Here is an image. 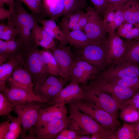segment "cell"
I'll return each mask as SVG.
<instances>
[{"instance_id": "cell-1", "label": "cell", "mask_w": 139, "mask_h": 139, "mask_svg": "<svg viewBox=\"0 0 139 139\" xmlns=\"http://www.w3.org/2000/svg\"><path fill=\"white\" fill-rule=\"evenodd\" d=\"M34 44L24 47L21 64L30 76L34 88L51 75L45 64L41 50Z\"/></svg>"}, {"instance_id": "cell-2", "label": "cell", "mask_w": 139, "mask_h": 139, "mask_svg": "<svg viewBox=\"0 0 139 139\" xmlns=\"http://www.w3.org/2000/svg\"><path fill=\"white\" fill-rule=\"evenodd\" d=\"M21 0H15L14 7L10 16L7 19L8 23L18 30L17 38L23 42L24 47L35 44L33 40L32 30L36 18L23 6Z\"/></svg>"}, {"instance_id": "cell-3", "label": "cell", "mask_w": 139, "mask_h": 139, "mask_svg": "<svg viewBox=\"0 0 139 139\" xmlns=\"http://www.w3.org/2000/svg\"><path fill=\"white\" fill-rule=\"evenodd\" d=\"M68 109L71 120L67 127L76 131L80 135H91L109 130L81 111L72 102L68 103Z\"/></svg>"}, {"instance_id": "cell-4", "label": "cell", "mask_w": 139, "mask_h": 139, "mask_svg": "<svg viewBox=\"0 0 139 139\" xmlns=\"http://www.w3.org/2000/svg\"><path fill=\"white\" fill-rule=\"evenodd\" d=\"M88 85L97 87L110 95L120 110L139 91L136 89L111 84L98 75L89 81Z\"/></svg>"}, {"instance_id": "cell-5", "label": "cell", "mask_w": 139, "mask_h": 139, "mask_svg": "<svg viewBox=\"0 0 139 139\" xmlns=\"http://www.w3.org/2000/svg\"><path fill=\"white\" fill-rule=\"evenodd\" d=\"M85 99L91 104L103 110L118 120L119 109L115 100L110 95L98 88L88 85L81 86Z\"/></svg>"}, {"instance_id": "cell-6", "label": "cell", "mask_w": 139, "mask_h": 139, "mask_svg": "<svg viewBox=\"0 0 139 139\" xmlns=\"http://www.w3.org/2000/svg\"><path fill=\"white\" fill-rule=\"evenodd\" d=\"M47 104H48L33 101L15 105L14 111L20 118L22 123L21 139H25L27 132L35 125L40 110L47 107L45 106Z\"/></svg>"}, {"instance_id": "cell-7", "label": "cell", "mask_w": 139, "mask_h": 139, "mask_svg": "<svg viewBox=\"0 0 139 139\" xmlns=\"http://www.w3.org/2000/svg\"><path fill=\"white\" fill-rule=\"evenodd\" d=\"M79 110L92 118L109 131L115 133L119 129L120 124L106 111L91 104L84 99L72 102Z\"/></svg>"}, {"instance_id": "cell-8", "label": "cell", "mask_w": 139, "mask_h": 139, "mask_svg": "<svg viewBox=\"0 0 139 139\" xmlns=\"http://www.w3.org/2000/svg\"><path fill=\"white\" fill-rule=\"evenodd\" d=\"M106 42L92 44L79 49L74 53L75 59L85 61L103 71L106 68Z\"/></svg>"}, {"instance_id": "cell-9", "label": "cell", "mask_w": 139, "mask_h": 139, "mask_svg": "<svg viewBox=\"0 0 139 139\" xmlns=\"http://www.w3.org/2000/svg\"><path fill=\"white\" fill-rule=\"evenodd\" d=\"M85 10L88 14V20L84 31L93 44L106 42L109 32L102 18L94 7L87 5Z\"/></svg>"}, {"instance_id": "cell-10", "label": "cell", "mask_w": 139, "mask_h": 139, "mask_svg": "<svg viewBox=\"0 0 139 139\" xmlns=\"http://www.w3.org/2000/svg\"><path fill=\"white\" fill-rule=\"evenodd\" d=\"M98 75L106 81L126 76H139V64L114 61Z\"/></svg>"}, {"instance_id": "cell-11", "label": "cell", "mask_w": 139, "mask_h": 139, "mask_svg": "<svg viewBox=\"0 0 139 139\" xmlns=\"http://www.w3.org/2000/svg\"><path fill=\"white\" fill-rule=\"evenodd\" d=\"M67 81L63 77L50 75L44 81L33 88L34 93L47 101L50 105L51 101Z\"/></svg>"}, {"instance_id": "cell-12", "label": "cell", "mask_w": 139, "mask_h": 139, "mask_svg": "<svg viewBox=\"0 0 139 139\" xmlns=\"http://www.w3.org/2000/svg\"><path fill=\"white\" fill-rule=\"evenodd\" d=\"M71 120L70 116H67L63 118L34 126L28 132L35 134L39 139H55L58 135L67 126Z\"/></svg>"}, {"instance_id": "cell-13", "label": "cell", "mask_w": 139, "mask_h": 139, "mask_svg": "<svg viewBox=\"0 0 139 139\" xmlns=\"http://www.w3.org/2000/svg\"><path fill=\"white\" fill-rule=\"evenodd\" d=\"M63 75L68 81L71 79L72 71L75 60L74 53L70 46L60 44L51 49Z\"/></svg>"}, {"instance_id": "cell-14", "label": "cell", "mask_w": 139, "mask_h": 139, "mask_svg": "<svg viewBox=\"0 0 139 139\" xmlns=\"http://www.w3.org/2000/svg\"><path fill=\"white\" fill-rule=\"evenodd\" d=\"M102 71L88 62L75 59L72 71L71 79L82 86L86 87L89 81L99 74Z\"/></svg>"}, {"instance_id": "cell-15", "label": "cell", "mask_w": 139, "mask_h": 139, "mask_svg": "<svg viewBox=\"0 0 139 139\" xmlns=\"http://www.w3.org/2000/svg\"><path fill=\"white\" fill-rule=\"evenodd\" d=\"M107 53L106 63L107 66L114 61L121 57L127 48L126 40L122 39L115 32L109 33L106 41Z\"/></svg>"}, {"instance_id": "cell-16", "label": "cell", "mask_w": 139, "mask_h": 139, "mask_svg": "<svg viewBox=\"0 0 139 139\" xmlns=\"http://www.w3.org/2000/svg\"><path fill=\"white\" fill-rule=\"evenodd\" d=\"M70 83L63 88L51 101V105L64 103H68L75 101L84 99L83 89L78 83L71 80Z\"/></svg>"}, {"instance_id": "cell-17", "label": "cell", "mask_w": 139, "mask_h": 139, "mask_svg": "<svg viewBox=\"0 0 139 139\" xmlns=\"http://www.w3.org/2000/svg\"><path fill=\"white\" fill-rule=\"evenodd\" d=\"M7 82V87L20 89L35 94L33 91L34 85L31 78L23 68L21 63L15 68Z\"/></svg>"}, {"instance_id": "cell-18", "label": "cell", "mask_w": 139, "mask_h": 139, "mask_svg": "<svg viewBox=\"0 0 139 139\" xmlns=\"http://www.w3.org/2000/svg\"><path fill=\"white\" fill-rule=\"evenodd\" d=\"M1 93L10 102L15 105L33 101L50 104L47 101L40 96L20 89L6 87Z\"/></svg>"}, {"instance_id": "cell-19", "label": "cell", "mask_w": 139, "mask_h": 139, "mask_svg": "<svg viewBox=\"0 0 139 139\" xmlns=\"http://www.w3.org/2000/svg\"><path fill=\"white\" fill-rule=\"evenodd\" d=\"M124 3L115 5L109 4L107 7L102 19L109 33L115 32V30L124 22Z\"/></svg>"}, {"instance_id": "cell-20", "label": "cell", "mask_w": 139, "mask_h": 139, "mask_svg": "<svg viewBox=\"0 0 139 139\" xmlns=\"http://www.w3.org/2000/svg\"><path fill=\"white\" fill-rule=\"evenodd\" d=\"M41 11L38 14H33L37 20L49 17L55 21L63 16L65 9L64 0H42Z\"/></svg>"}, {"instance_id": "cell-21", "label": "cell", "mask_w": 139, "mask_h": 139, "mask_svg": "<svg viewBox=\"0 0 139 139\" xmlns=\"http://www.w3.org/2000/svg\"><path fill=\"white\" fill-rule=\"evenodd\" d=\"M66 104L63 103L51 105L50 107L41 109L39 111L38 120L34 126L67 116L68 111L65 106Z\"/></svg>"}, {"instance_id": "cell-22", "label": "cell", "mask_w": 139, "mask_h": 139, "mask_svg": "<svg viewBox=\"0 0 139 139\" xmlns=\"http://www.w3.org/2000/svg\"><path fill=\"white\" fill-rule=\"evenodd\" d=\"M24 47L22 41L15 40L4 41L0 40V65L22 54Z\"/></svg>"}, {"instance_id": "cell-23", "label": "cell", "mask_w": 139, "mask_h": 139, "mask_svg": "<svg viewBox=\"0 0 139 139\" xmlns=\"http://www.w3.org/2000/svg\"><path fill=\"white\" fill-rule=\"evenodd\" d=\"M32 34L33 41L37 46L50 49L56 46L54 38L38 24L36 19L32 30Z\"/></svg>"}, {"instance_id": "cell-24", "label": "cell", "mask_w": 139, "mask_h": 139, "mask_svg": "<svg viewBox=\"0 0 139 139\" xmlns=\"http://www.w3.org/2000/svg\"><path fill=\"white\" fill-rule=\"evenodd\" d=\"M22 54L0 65V92L6 87V85L15 69L21 63Z\"/></svg>"}, {"instance_id": "cell-25", "label": "cell", "mask_w": 139, "mask_h": 139, "mask_svg": "<svg viewBox=\"0 0 139 139\" xmlns=\"http://www.w3.org/2000/svg\"><path fill=\"white\" fill-rule=\"evenodd\" d=\"M41 23L42 27L54 38L58 40L60 44L66 45L69 44L65 35L57 24L55 21L51 19L37 20Z\"/></svg>"}, {"instance_id": "cell-26", "label": "cell", "mask_w": 139, "mask_h": 139, "mask_svg": "<svg viewBox=\"0 0 139 139\" xmlns=\"http://www.w3.org/2000/svg\"><path fill=\"white\" fill-rule=\"evenodd\" d=\"M65 35L71 46L80 49L90 44H93L89 39L83 30L73 31L61 30Z\"/></svg>"}, {"instance_id": "cell-27", "label": "cell", "mask_w": 139, "mask_h": 139, "mask_svg": "<svg viewBox=\"0 0 139 139\" xmlns=\"http://www.w3.org/2000/svg\"><path fill=\"white\" fill-rule=\"evenodd\" d=\"M124 22L136 25L139 22V1L130 0L124 3Z\"/></svg>"}, {"instance_id": "cell-28", "label": "cell", "mask_w": 139, "mask_h": 139, "mask_svg": "<svg viewBox=\"0 0 139 139\" xmlns=\"http://www.w3.org/2000/svg\"><path fill=\"white\" fill-rule=\"evenodd\" d=\"M126 40L127 44L126 51L121 57L115 60L139 64V39Z\"/></svg>"}, {"instance_id": "cell-29", "label": "cell", "mask_w": 139, "mask_h": 139, "mask_svg": "<svg viewBox=\"0 0 139 139\" xmlns=\"http://www.w3.org/2000/svg\"><path fill=\"white\" fill-rule=\"evenodd\" d=\"M117 34L126 40L131 41L139 39V26L124 22L117 29Z\"/></svg>"}, {"instance_id": "cell-30", "label": "cell", "mask_w": 139, "mask_h": 139, "mask_svg": "<svg viewBox=\"0 0 139 139\" xmlns=\"http://www.w3.org/2000/svg\"><path fill=\"white\" fill-rule=\"evenodd\" d=\"M41 51L44 62L50 74L64 78L60 68L51 52L47 50Z\"/></svg>"}, {"instance_id": "cell-31", "label": "cell", "mask_w": 139, "mask_h": 139, "mask_svg": "<svg viewBox=\"0 0 139 139\" xmlns=\"http://www.w3.org/2000/svg\"><path fill=\"white\" fill-rule=\"evenodd\" d=\"M83 11L63 15L58 25L61 30H71L74 25L78 22L80 18L85 13Z\"/></svg>"}, {"instance_id": "cell-32", "label": "cell", "mask_w": 139, "mask_h": 139, "mask_svg": "<svg viewBox=\"0 0 139 139\" xmlns=\"http://www.w3.org/2000/svg\"><path fill=\"white\" fill-rule=\"evenodd\" d=\"M22 130V123L18 116H11L8 131L4 139H16L20 135Z\"/></svg>"}, {"instance_id": "cell-33", "label": "cell", "mask_w": 139, "mask_h": 139, "mask_svg": "<svg viewBox=\"0 0 139 139\" xmlns=\"http://www.w3.org/2000/svg\"><path fill=\"white\" fill-rule=\"evenodd\" d=\"M65 9L63 15L83 11L87 6L86 0H64Z\"/></svg>"}, {"instance_id": "cell-34", "label": "cell", "mask_w": 139, "mask_h": 139, "mask_svg": "<svg viewBox=\"0 0 139 139\" xmlns=\"http://www.w3.org/2000/svg\"><path fill=\"white\" fill-rule=\"evenodd\" d=\"M116 139H137L133 124L124 123L115 133Z\"/></svg>"}, {"instance_id": "cell-35", "label": "cell", "mask_w": 139, "mask_h": 139, "mask_svg": "<svg viewBox=\"0 0 139 139\" xmlns=\"http://www.w3.org/2000/svg\"><path fill=\"white\" fill-rule=\"evenodd\" d=\"M107 81L112 84L139 90V76H126Z\"/></svg>"}, {"instance_id": "cell-36", "label": "cell", "mask_w": 139, "mask_h": 139, "mask_svg": "<svg viewBox=\"0 0 139 139\" xmlns=\"http://www.w3.org/2000/svg\"><path fill=\"white\" fill-rule=\"evenodd\" d=\"M15 105L10 102L1 92L0 93V116H7L14 111Z\"/></svg>"}, {"instance_id": "cell-37", "label": "cell", "mask_w": 139, "mask_h": 139, "mask_svg": "<svg viewBox=\"0 0 139 139\" xmlns=\"http://www.w3.org/2000/svg\"><path fill=\"white\" fill-rule=\"evenodd\" d=\"M121 117L123 120L129 122H134L139 119V112L129 108H123L121 110Z\"/></svg>"}, {"instance_id": "cell-38", "label": "cell", "mask_w": 139, "mask_h": 139, "mask_svg": "<svg viewBox=\"0 0 139 139\" xmlns=\"http://www.w3.org/2000/svg\"><path fill=\"white\" fill-rule=\"evenodd\" d=\"M9 24L8 28L3 33L0 34V39L10 41L15 40L17 38L19 34L18 30L12 25Z\"/></svg>"}, {"instance_id": "cell-39", "label": "cell", "mask_w": 139, "mask_h": 139, "mask_svg": "<svg viewBox=\"0 0 139 139\" xmlns=\"http://www.w3.org/2000/svg\"><path fill=\"white\" fill-rule=\"evenodd\" d=\"M80 135L76 131L67 127L58 135L55 139H79Z\"/></svg>"}, {"instance_id": "cell-40", "label": "cell", "mask_w": 139, "mask_h": 139, "mask_svg": "<svg viewBox=\"0 0 139 139\" xmlns=\"http://www.w3.org/2000/svg\"><path fill=\"white\" fill-rule=\"evenodd\" d=\"M99 15L102 18L104 13L109 4L107 0H90Z\"/></svg>"}, {"instance_id": "cell-41", "label": "cell", "mask_w": 139, "mask_h": 139, "mask_svg": "<svg viewBox=\"0 0 139 139\" xmlns=\"http://www.w3.org/2000/svg\"><path fill=\"white\" fill-rule=\"evenodd\" d=\"M91 139H116L115 133L108 130L91 135Z\"/></svg>"}, {"instance_id": "cell-42", "label": "cell", "mask_w": 139, "mask_h": 139, "mask_svg": "<svg viewBox=\"0 0 139 139\" xmlns=\"http://www.w3.org/2000/svg\"><path fill=\"white\" fill-rule=\"evenodd\" d=\"M32 12V14H39L41 11L35 0H21Z\"/></svg>"}, {"instance_id": "cell-43", "label": "cell", "mask_w": 139, "mask_h": 139, "mask_svg": "<svg viewBox=\"0 0 139 139\" xmlns=\"http://www.w3.org/2000/svg\"><path fill=\"white\" fill-rule=\"evenodd\" d=\"M11 115L7 116L8 119L3 121L0 124V139H4L7 133L10 123Z\"/></svg>"}, {"instance_id": "cell-44", "label": "cell", "mask_w": 139, "mask_h": 139, "mask_svg": "<svg viewBox=\"0 0 139 139\" xmlns=\"http://www.w3.org/2000/svg\"><path fill=\"white\" fill-rule=\"evenodd\" d=\"M12 12L10 10L4 8V4L0 3V20H2L8 18L11 15Z\"/></svg>"}, {"instance_id": "cell-45", "label": "cell", "mask_w": 139, "mask_h": 139, "mask_svg": "<svg viewBox=\"0 0 139 139\" xmlns=\"http://www.w3.org/2000/svg\"><path fill=\"white\" fill-rule=\"evenodd\" d=\"M88 20V15L87 13L85 12L80 18L78 23L81 27L83 30L86 25Z\"/></svg>"}, {"instance_id": "cell-46", "label": "cell", "mask_w": 139, "mask_h": 139, "mask_svg": "<svg viewBox=\"0 0 139 139\" xmlns=\"http://www.w3.org/2000/svg\"><path fill=\"white\" fill-rule=\"evenodd\" d=\"M130 0H107L109 4L118 5L125 3Z\"/></svg>"}, {"instance_id": "cell-47", "label": "cell", "mask_w": 139, "mask_h": 139, "mask_svg": "<svg viewBox=\"0 0 139 139\" xmlns=\"http://www.w3.org/2000/svg\"><path fill=\"white\" fill-rule=\"evenodd\" d=\"M9 25L7 23L5 24L3 23L0 24V34L2 33L6 30L9 28Z\"/></svg>"}, {"instance_id": "cell-48", "label": "cell", "mask_w": 139, "mask_h": 139, "mask_svg": "<svg viewBox=\"0 0 139 139\" xmlns=\"http://www.w3.org/2000/svg\"><path fill=\"white\" fill-rule=\"evenodd\" d=\"M25 139H39V138L35 134L28 132L26 135Z\"/></svg>"}, {"instance_id": "cell-49", "label": "cell", "mask_w": 139, "mask_h": 139, "mask_svg": "<svg viewBox=\"0 0 139 139\" xmlns=\"http://www.w3.org/2000/svg\"><path fill=\"white\" fill-rule=\"evenodd\" d=\"M15 1V0H9L7 5L9 7V10L12 12H13L14 8Z\"/></svg>"}, {"instance_id": "cell-50", "label": "cell", "mask_w": 139, "mask_h": 139, "mask_svg": "<svg viewBox=\"0 0 139 139\" xmlns=\"http://www.w3.org/2000/svg\"><path fill=\"white\" fill-rule=\"evenodd\" d=\"M137 139H139V122L134 124Z\"/></svg>"}, {"instance_id": "cell-51", "label": "cell", "mask_w": 139, "mask_h": 139, "mask_svg": "<svg viewBox=\"0 0 139 139\" xmlns=\"http://www.w3.org/2000/svg\"><path fill=\"white\" fill-rule=\"evenodd\" d=\"M71 30L77 31L83 30L80 24L78 22L74 25Z\"/></svg>"}, {"instance_id": "cell-52", "label": "cell", "mask_w": 139, "mask_h": 139, "mask_svg": "<svg viewBox=\"0 0 139 139\" xmlns=\"http://www.w3.org/2000/svg\"><path fill=\"white\" fill-rule=\"evenodd\" d=\"M35 1L37 3L39 6L41 8L42 4V0H35Z\"/></svg>"}, {"instance_id": "cell-53", "label": "cell", "mask_w": 139, "mask_h": 139, "mask_svg": "<svg viewBox=\"0 0 139 139\" xmlns=\"http://www.w3.org/2000/svg\"><path fill=\"white\" fill-rule=\"evenodd\" d=\"M9 2V0H0V3H5L8 4Z\"/></svg>"}, {"instance_id": "cell-54", "label": "cell", "mask_w": 139, "mask_h": 139, "mask_svg": "<svg viewBox=\"0 0 139 139\" xmlns=\"http://www.w3.org/2000/svg\"><path fill=\"white\" fill-rule=\"evenodd\" d=\"M137 25H138V26H139V22L138 23V24H137Z\"/></svg>"}, {"instance_id": "cell-55", "label": "cell", "mask_w": 139, "mask_h": 139, "mask_svg": "<svg viewBox=\"0 0 139 139\" xmlns=\"http://www.w3.org/2000/svg\"><path fill=\"white\" fill-rule=\"evenodd\" d=\"M138 0L139 1V0Z\"/></svg>"}]
</instances>
